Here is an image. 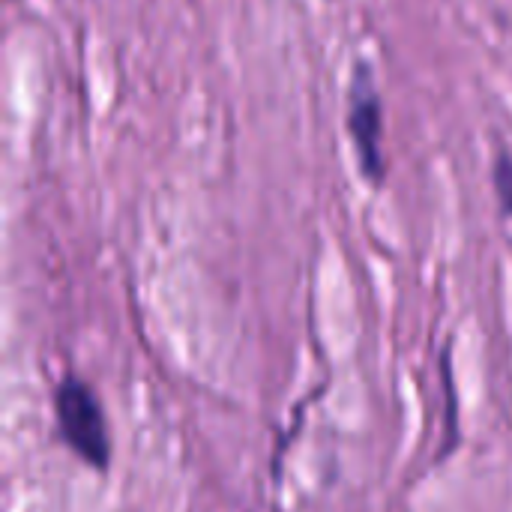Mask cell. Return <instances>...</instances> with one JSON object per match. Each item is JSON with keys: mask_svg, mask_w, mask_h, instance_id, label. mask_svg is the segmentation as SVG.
Here are the masks:
<instances>
[{"mask_svg": "<svg viewBox=\"0 0 512 512\" xmlns=\"http://www.w3.org/2000/svg\"><path fill=\"white\" fill-rule=\"evenodd\" d=\"M54 414L66 447L90 468L105 471L111 462V438L96 393L81 378L66 375L54 390Z\"/></svg>", "mask_w": 512, "mask_h": 512, "instance_id": "cell-1", "label": "cell"}, {"mask_svg": "<svg viewBox=\"0 0 512 512\" xmlns=\"http://www.w3.org/2000/svg\"><path fill=\"white\" fill-rule=\"evenodd\" d=\"M348 132L354 138L357 147V159H360V171L369 183H381L387 174V159H384V111H381V96H378V84L372 78V69L366 63L357 66L354 81H351V93H348Z\"/></svg>", "mask_w": 512, "mask_h": 512, "instance_id": "cell-2", "label": "cell"}, {"mask_svg": "<svg viewBox=\"0 0 512 512\" xmlns=\"http://www.w3.org/2000/svg\"><path fill=\"white\" fill-rule=\"evenodd\" d=\"M492 180H495V192H498L501 210L507 216H512V153H501L498 156L495 171H492Z\"/></svg>", "mask_w": 512, "mask_h": 512, "instance_id": "cell-3", "label": "cell"}]
</instances>
